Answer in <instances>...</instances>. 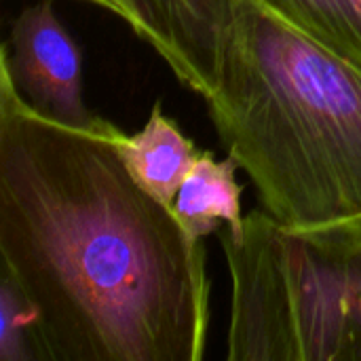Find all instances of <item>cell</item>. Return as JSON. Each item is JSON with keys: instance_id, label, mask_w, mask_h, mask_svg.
Instances as JSON below:
<instances>
[{"instance_id": "8", "label": "cell", "mask_w": 361, "mask_h": 361, "mask_svg": "<svg viewBox=\"0 0 361 361\" xmlns=\"http://www.w3.org/2000/svg\"><path fill=\"white\" fill-rule=\"evenodd\" d=\"M279 19L361 68V11L353 0H258Z\"/></svg>"}, {"instance_id": "10", "label": "cell", "mask_w": 361, "mask_h": 361, "mask_svg": "<svg viewBox=\"0 0 361 361\" xmlns=\"http://www.w3.org/2000/svg\"><path fill=\"white\" fill-rule=\"evenodd\" d=\"M89 2H93V4H97V6H102V8L114 13L116 17H121V0H89Z\"/></svg>"}, {"instance_id": "9", "label": "cell", "mask_w": 361, "mask_h": 361, "mask_svg": "<svg viewBox=\"0 0 361 361\" xmlns=\"http://www.w3.org/2000/svg\"><path fill=\"white\" fill-rule=\"evenodd\" d=\"M34 315L19 292L2 279L0 286V361H34Z\"/></svg>"}, {"instance_id": "1", "label": "cell", "mask_w": 361, "mask_h": 361, "mask_svg": "<svg viewBox=\"0 0 361 361\" xmlns=\"http://www.w3.org/2000/svg\"><path fill=\"white\" fill-rule=\"evenodd\" d=\"M121 129L38 114L0 68V258L38 361H201L205 250L129 173Z\"/></svg>"}, {"instance_id": "2", "label": "cell", "mask_w": 361, "mask_h": 361, "mask_svg": "<svg viewBox=\"0 0 361 361\" xmlns=\"http://www.w3.org/2000/svg\"><path fill=\"white\" fill-rule=\"evenodd\" d=\"M216 135L260 209L290 228L361 216V68L258 0H237L216 91Z\"/></svg>"}, {"instance_id": "7", "label": "cell", "mask_w": 361, "mask_h": 361, "mask_svg": "<svg viewBox=\"0 0 361 361\" xmlns=\"http://www.w3.org/2000/svg\"><path fill=\"white\" fill-rule=\"evenodd\" d=\"M237 167L231 154L218 161L209 150L199 152L173 203V214L192 241L218 233L222 222L235 241L243 239L245 218L241 216V186L235 178Z\"/></svg>"}, {"instance_id": "5", "label": "cell", "mask_w": 361, "mask_h": 361, "mask_svg": "<svg viewBox=\"0 0 361 361\" xmlns=\"http://www.w3.org/2000/svg\"><path fill=\"white\" fill-rule=\"evenodd\" d=\"M235 13L237 0H121V19L203 99L216 91Z\"/></svg>"}, {"instance_id": "4", "label": "cell", "mask_w": 361, "mask_h": 361, "mask_svg": "<svg viewBox=\"0 0 361 361\" xmlns=\"http://www.w3.org/2000/svg\"><path fill=\"white\" fill-rule=\"evenodd\" d=\"M0 68L38 114L76 129L99 123L82 97L80 51L57 19L53 0L25 6L15 17L8 42L0 47Z\"/></svg>"}, {"instance_id": "6", "label": "cell", "mask_w": 361, "mask_h": 361, "mask_svg": "<svg viewBox=\"0 0 361 361\" xmlns=\"http://www.w3.org/2000/svg\"><path fill=\"white\" fill-rule=\"evenodd\" d=\"M116 146L131 178L150 197L173 209L178 190L197 163L199 152L178 123L163 112L161 102L152 106L144 129L135 135L121 131Z\"/></svg>"}, {"instance_id": "3", "label": "cell", "mask_w": 361, "mask_h": 361, "mask_svg": "<svg viewBox=\"0 0 361 361\" xmlns=\"http://www.w3.org/2000/svg\"><path fill=\"white\" fill-rule=\"evenodd\" d=\"M233 296L231 361H361V216L290 228L264 209L218 231Z\"/></svg>"}]
</instances>
